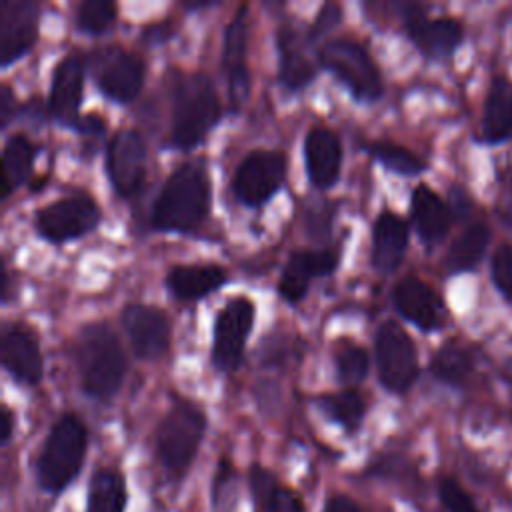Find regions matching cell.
Returning <instances> with one entry per match:
<instances>
[{"label": "cell", "mask_w": 512, "mask_h": 512, "mask_svg": "<svg viewBox=\"0 0 512 512\" xmlns=\"http://www.w3.org/2000/svg\"><path fill=\"white\" fill-rule=\"evenodd\" d=\"M396 312L424 332L436 330L444 322V304L440 296L420 278H402L392 290Z\"/></svg>", "instance_id": "cell-20"}, {"label": "cell", "mask_w": 512, "mask_h": 512, "mask_svg": "<svg viewBox=\"0 0 512 512\" xmlns=\"http://www.w3.org/2000/svg\"><path fill=\"white\" fill-rule=\"evenodd\" d=\"M286 158L280 150H250L236 166L232 192L248 208L264 206L284 184Z\"/></svg>", "instance_id": "cell-10"}, {"label": "cell", "mask_w": 512, "mask_h": 512, "mask_svg": "<svg viewBox=\"0 0 512 512\" xmlns=\"http://www.w3.org/2000/svg\"><path fill=\"white\" fill-rule=\"evenodd\" d=\"M408 246V224L392 210H382L372 224L370 262L380 274L394 272Z\"/></svg>", "instance_id": "cell-23"}, {"label": "cell", "mask_w": 512, "mask_h": 512, "mask_svg": "<svg viewBox=\"0 0 512 512\" xmlns=\"http://www.w3.org/2000/svg\"><path fill=\"white\" fill-rule=\"evenodd\" d=\"M314 402L328 420L342 426L348 434H354L360 428L366 414V402L354 388L320 394Z\"/></svg>", "instance_id": "cell-28"}, {"label": "cell", "mask_w": 512, "mask_h": 512, "mask_svg": "<svg viewBox=\"0 0 512 512\" xmlns=\"http://www.w3.org/2000/svg\"><path fill=\"white\" fill-rule=\"evenodd\" d=\"M304 166L308 180L318 190L334 186L342 168V144L328 126H312L304 136Z\"/></svg>", "instance_id": "cell-21"}, {"label": "cell", "mask_w": 512, "mask_h": 512, "mask_svg": "<svg viewBox=\"0 0 512 512\" xmlns=\"http://www.w3.org/2000/svg\"><path fill=\"white\" fill-rule=\"evenodd\" d=\"M0 360L4 370L20 384L34 386L44 372L42 352L36 334L18 322L6 324L0 336Z\"/></svg>", "instance_id": "cell-19"}, {"label": "cell", "mask_w": 512, "mask_h": 512, "mask_svg": "<svg viewBox=\"0 0 512 512\" xmlns=\"http://www.w3.org/2000/svg\"><path fill=\"white\" fill-rule=\"evenodd\" d=\"M210 180L196 162H182L164 180L154 206L152 226L162 232L188 234L210 212Z\"/></svg>", "instance_id": "cell-2"}, {"label": "cell", "mask_w": 512, "mask_h": 512, "mask_svg": "<svg viewBox=\"0 0 512 512\" xmlns=\"http://www.w3.org/2000/svg\"><path fill=\"white\" fill-rule=\"evenodd\" d=\"M88 432L74 414H62L50 428L36 458V480L42 490L58 494L80 472L84 464Z\"/></svg>", "instance_id": "cell-4"}, {"label": "cell", "mask_w": 512, "mask_h": 512, "mask_svg": "<svg viewBox=\"0 0 512 512\" xmlns=\"http://www.w3.org/2000/svg\"><path fill=\"white\" fill-rule=\"evenodd\" d=\"M262 512H304L300 500L286 488H278L262 506Z\"/></svg>", "instance_id": "cell-40"}, {"label": "cell", "mask_w": 512, "mask_h": 512, "mask_svg": "<svg viewBox=\"0 0 512 512\" xmlns=\"http://www.w3.org/2000/svg\"><path fill=\"white\" fill-rule=\"evenodd\" d=\"M18 116V106H16V98L14 92L10 88V84L2 82L0 84V128H8V124Z\"/></svg>", "instance_id": "cell-41"}, {"label": "cell", "mask_w": 512, "mask_h": 512, "mask_svg": "<svg viewBox=\"0 0 512 512\" xmlns=\"http://www.w3.org/2000/svg\"><path fill=\"white\" fill-rule=\"evenodd\" d=\"M222 118V104L212 80L204 74H190L174 88L170 144L178 150H192L204 142L208 132Z\"/></svg>", "instance_id": "cell-3"}, {"label": "cell", "mask_w": 512, "mask_h": 512, "mask_svg": "<svg viewBox=\"0 0 512 512\" xmlns=\"http://www.w3.org/2000/svg\"><path fill=\"white\" fill-rule=\"evenodd\" d=\"M100 220L102 212L94 198L86 192H74L36 210L34 230L46 242L62 244L92 232Z\"/></svg>", "instance_id": "cell-8"}, {"label": "cell", "mask_w": 512, "mask_h": 512, "mask_svg": "<svg viewBox=\"0 0 512 512\" xmlns=\"http://www.w3.org/2000/svg\"><path fill=\"white\" fill-rule=\"evenodd\" d=\"M38 154V146L22 132H14L6 138L2 160H4V198L20 184L28 182L32 176L34 158Z\"/></svg>", "instance_id": "cell-27"}, {"label": "cell", "mask_w": 512, "mask_h": 512, "mask_svg": "<svg viewBox=\"0 0 512 512\" xmlns=\"http://www.w3.org/2000/svg\"><path fill=\"white\" fill-rule=\"evenodd\" d=\"M74 130L80 132V134H86V136H102L104 130H106V122H104V118L100 114L88 112V114L80 116V120L76 122Z\"/></svg>", "instance_id": "cell-42"}, {"label": "cell", "mask_w": 512, "mask_h": 512, "mask_svg": "<svg viewBox=\"0 0 512 512\" xmlns=\"http://www.w3.org/2000/svg\"><path fill=\"white\" fill-rule=\"evenodd\" d=\"M306 44L308 40L290 22L276 32L278 80L288 92H300L316 78V64L310 60Z\"/></svg>", "instance_id": "cell-22"}, {"label": "cell", "mask_w": 512, "mask_h": 512, "mask_svg": "<svg viewBox=\"0 0 512 512\" xmlns=\"http://www.w3.org/2000/svg\"><path fill=\"white\" fill-rule=\"evenodd\" d=\"M228 280V270L218 264H176L166 272V288L178 300H200Z\"/></svg>", "instance_id": "cell-24"}, {"label": "cell", "mask_w": 512, "mask_h": 512, "mask_svg": "<svg viewBox=\"0 0 512 512\" xmlns=\"http://www.w3.org/2000/svg\"><path fill=\"white\" fill-rule=\"evenodd\" d=\"M0 276H2V284H0V290H2V300L8 298V270L2 268L0 270Z\"/></svg>", "instance_id": "cell-48"}, {"label": "cell", "mask_w": 512, "mask_h": 512, "mask_svg": "<svg viewBox=\"0 0 512 512\" xmlns=\"http://www.w3.org/2000/svg\"><path fill=\"white\" fill-rule=\"evenodd\" d=\"M322 512H362V510L352 498H348L344 494H334L326 500Z\"/></svg>", "instance_id": "cell-43"}, {"label": "cell", "mask_w": 512, "mask_h": 512, "mask_svg": "<svg viewBox=\"0 0 512 512\" xmlns=\"http://www.w3.org/2000/svg\"><path fill=\"white\" fill-rule=\"evenodd\" d=\"M2 426H0V440L2 444H8L10 438H12V432H14V414L8 406H2Z\"/></svg>", "instance_id": "cell-44"}, {"label": "cell", "mask_w": 512, "mask_h": 512, "mask_svg": "<svg viewBox=\"0 0 512 512\" xmlns=\"http://www.w3.org/2000/svg\"><path fill=\"white\" fill-rule=\"evenodd\" d=\"M492 278L498 290L512 300V244L496 250L492 258Z\"/></svg>", "instance_id": "cell-35"}, {"label": "cell", "mask_w": 512, "mask_h": 512, "mask_svg": "<svg viewBox=\"0 0 512 512\" xmlns=\"http://www.w3.org/2000/svg\"><path fill=\"white\" fill-rule=\"evenodd\" d=\"M330 218H332L330 204L318 202L314 206H308V210H306V232L314 240H324L330 234Z\"/></svg>", "instance_id": "cell-37"}, {"label": "cell", "mask_w": 512, "mask_h": 512, "mask_svg": "<svg viewBox=\"0 0 512 512\" xmlns=\"http://www.w3.org/2000/svg\"><path fill=\"white\" fill-rule=\"evenodd\" d=\"M380 386L392 394H404L418 378V352L408 332L394 320L380 324L374 338Z\"/></svg>", "instance_id": "cell-9"}, {"label": "cell", "mask_w": 512, "mask_h": 512, "mask_svg": "<svg viewBox=\"0 0 512 512\" xmlns=\"http://www.w3.org/2000/svg\"><path fill=\"white\" fill-rule=\"evenodd\" d=\"M490 242V230L484 224H474L466 228L450 246L446 254V268L452 274L466 272L474 268L486 252Z\"/></svg>", "instance_id": "cell-30"}, {"label": "cell", "mask_w": 512, "mask_h": 512, "mask_svg": "<svg viewBox=\"0 0 512 512\" xmlns=\"http://www.w3.org/2000/svg\"><path fill=\"white\" fill-rule=\"evenodd\" d=\"M502 220L512 226V184L506 186V190L502 192V198H500V208H498Z\"/></svg>", "instance_id": "cell-45"}, {"label": "cell", "mask_w": 512, "mask_h": 512, "mask_svg": "<svg viewBox=\"0 0 512 512\" xmlns=\"http://www.w3.org/2000/svg\"><path fill=\"white\" fill-rule=\"evenodd\" d=\"M482 136L486 142H502L512 136V84L506 78H494L486 96Z\"/></svg>", "instance_id": "cell-26"}, {"label": "cell", "mask_w": 512, "mask_h": 512, "mask_svg": "<svg viewBox=\"0 0 512 512\" xmlns=\"http://www.w3.org/2000/svg\"><path fill=\"white\" fill-rule=\"evenodd\" d=\"M440 498L442 504L446 506L448 512H478L474 502L470 500V496L464 492V488L452 480V478H444L440 480Z\"/></svg>", "instance_id": "cell-36"}, {"label": "cell", "mask_w": 512, "mask_h": 512, "mask_svg": "<svg viewBox=\"0 0 512 512\" xmlns=\"http://www.w3.org/2000/svg\"><path fill=\"white\" fill-rule=\"evenodd\" d=\"M118 6L112 0H84L76 8V28L84 34H102L114 24Z\"/></svg>", "instance_id": "cell-33"}, {"label": "cell", "mask_w": 512, "mask_h": 512, "mask_svg": "<svg viewBox=\"0 0 512 512\" xmlns=\"http://www.w3.org/2000/svg\"><path fill=\"white\" fill-rule=\"evenodd\" d=\"M72 352L82 392L94 400H110L126 374V354L114 330L106 322L84 324Z\"/></svg>", "instance_id": "cell-1"}, {"label": "cell", "mask_w": 512, "mask_h": 512, "mask_svg": "<svg viewBox=\"0 0 512 512\" xmlns=\"http://www.w3.org/2000/svg\"><path fill=\"white\" fill-rule=\"evenodd\" d=\"M430 372L450 386H462L472 372V356L464 346L448 342L430 360Z\"/></svg>", "instance_id": "cell-31"}, {"label": "cell", "mask_w": 512, "mask_h": 512, "mask_svg": "<svg viewBox=\"0 0 512 512\" xmlns=\"http://www.w3.org/2000/svg\"><path fill=\"white\" fill-rule=\"evenodd\" d=\"M248 6L236 8L232 20L224 28L222 42V72L228 80V94L232 110H238L250 92L248 72Z\"/></svg>", "instance_id": "cell-17"}, {"label": "cell", "mask_w": 512, "mask_h": 512, "mask_svg": "<svg viewBox=\"0 0 512 512\" xmlns=\"http://www.w3.org/2000/svg\"><path fill=\"white\" fill-rule=\"evenodd\" d=\"M144 60L122 46H104L94 66V84L104 98L126 104L138 96L144 84Z\"/></svg>", "instance_id": "cell-12"}, {"label": "cell", "mask_w": 512, "mask_h": 512, "mask_svg": "<svg viewBox=\"0 0 512 512\" xmlns=\"http://www.w3.org/2000/svg\"><path fill=\"white\" fill-rule=\"evenodd\" d=\"M104 168L108 182L120 198L134 196L146 178V144L138 130L120 128L106 146Z\"/></svg>", "instance_id": "cell-11"}, {"label": "cell", "mask_w": 512, "mask_h": 512, "mask_svg": "<svg viewBox=\"0 0 512 512\" xmlns=\"http://www.w3.org/2000/svg\"><path fill=\"white\" fill-rule=\"evenodd\" d=\"M342 20V6L340 4H334V2H326L322 4V8L318 10L312 26H310V32H308V40L314 42L318 38H322L324 34H328L338 22Z\"/></svg>", "instance_id": "cell-39"}, {"label": "cell", "mask_w": 512, "mask_h": 512, "mask_svg": "<svg viewBox=\"0 0 512 512\" xmlns=\"http://www.w3.org/2000/svg\"><path fill=\"white\" fill-rule=\"evenodd\" d=\"M366 150L386 170L400 176H416L426 168V164L412 150L390 140H372L370 144H366Z\"/></svg>", "instance_id": "cell-32"}, {"label": "cell", "mask_w": 512, "mask_h": 512, "mask_svg": "<svg viewBox=\"0 0 512 512\" xmlns=\"http://www.w3.org/2000/svg\"><path fill=\"white\" fill-rule=\"evenodd\" d=\"M508 372H510V380H512V366H508Z\"/></svg>", "instance_id": "cell-49"}, {"label": "cell", "mask_w": 512, "mask_h": 512, "mask_svg": "<svg viewBox=\"0 0 512 512\" xmlns=\"http://www.w3.org/2000/svg\"><path fill=\"white\" fill-rule=\"evenodd\" d=\"M254 314V302L248 296H232L216 312L210 360L218 372L230 374L240 368L254 326Z\"/></svg>", "instance_id": "cell-7"}, {"label": "cell", "mask_w": 512, "mask_h": 512, "mask_svg": "<svg viewBox=\"0 0 512 512\" xmlns=\"http://www.w3.org/2000/svg\"><path fill=\"white\" fill-rule=\"evenodd\" d=\"M46 182H48V176H46V174H42V176H40V178H36V180L32 178V180H30V190H32V192H38V190H42V188H44V184H46Z\"/></svg>", "instance_id": "cell-47"}, {"label": "cell", "mask_w": 512, "mask_h": 512, "mask_svg": "<svg viewBox=\"0 0 512 512\" xmlns=\"http://www.w3.org/2000/svg\"><path fill=\"white\" fill-rule=\"evenodd\" d=\"M166 36H170V30L166 28V24H154V26H148L146 30H142V38H148L152 42L164 40Z\"/></svg>", "instance_id": "cell-46"}, {"label": "cell", "mask_w": 512, "mask_h": 512, "mask_svg": "<svg viewBox=\"0 0 512 512\" xmlns=\"http://www.w3.org/2000/svg\"><path fill=\"white\" fill-rule=\"evenodd\" d=\"M412 222L426 244L442 240L450 228V208L442 198L426 184H418L410 196Z\"/></svg>", "instance_id": "cell-25"}, {"label": "cell", "mask_w": 512, "mask_h": 512, "mask_svg": "<svg viewBox=\"0 0 512 512\" xmlns=\"http://www.w3.org/2000/svg\"><path fill=\"white\" fill-rule=\"evenodd\" d=\"M400 16L408 38L426 58L444 60L462 42V26L452 18L428 20L418 4H400Z\"/></svg>", "instance_id": "cell-15"}, {"label": "cell", "mask_w": 512, "mask_h": 512, "mask_svg": "<svg viewBox=\"0 0 512 512\" xmlns=\"http://www.w3.org/2000/svg\"><path fill=\"white\" fill-rule=\"evenodd\" d=\"M120 320L132 352L140 360H158L164 356L170 344V322L164 310L132 302L122 308Z\"/></svg>", "instance_id": "cell-14"}, {"label": "cell", "mask_w": 512, "mask_h": 512, "mask_svg": "<svg viewBox=\"0 0 512 512\" xmlns=\"http://www.w3.org/2000/svg\"><path fill=\"white\" fill-rule=\"evenodd\" d=\"M126 484L116 470H98L88 486L86 512H124Z\"/></svg>", "instance_id": "cell-29"}, {"label": "cell", "mask_w": 512, "mask_h": 512, "mask_svg": "<svg viewBox=\"0 0 512 512\" xmlns=\"http://www.w3.org/2000/svg\"><path fill=\"white\" fill-rule=\"evenodd\" d=\"M204 432V412L196 404L176 398L162 418L156 434V452L160 464L172 476H182L192 464Z\"/></svg>", "instance_id": "cell-5"}, {"label": "cell", "mask_w": 512, "mask_h": 512, "mask_svg": "<svg viewBox=\"0 0 512 512\" xmlns=\"http://www.w3.org/2000/svg\"><path fill=\"white\" fill-rule=\"evenodd\" d=\"M278 482L274 478L272 472H268L266 468L254 464L250 468V490H252V496H254V502L258 506H262L276 490H278Z\"/></svg>", "instance_id": "cell-38"}, {"label": "cell", "mask_w": 512, "mask_h": 512, "mask_svg": "<svg viewBox=\"0 0 512 512\" xmlns=\"http://www.w3.org/2000/svg\"><path fill=\"white\" fill-rule=\"evenodd\" d=\"M336 374L346 384H356L368 374V354L358 344H344L334 352Z\"/></svg>", "instance_id": "cell-34"}, {"label": "cell", "mask_w": 512, "mask_h": 512, "mask_svg": "<svg viewBox=\"0 0 512 512\" xmlns=\"http://www.w3.org/2000/svg\"><path fill=\"white\" fill-rule=\"evenodd\" d=\"M340 262L338 252L328 250V248H318V250H294L278 280V294L292 306H296L310 288V282L320 276H330Z\"/></svg>", "instance_id": "cell-18"}, {"label": "cell", "mask_w": 512, "mask_h": 512, "mask_svg": "<svg viewBox=\"0 0 512 512\" xmlns=\"http://www.w3.org/2000/svg\"><path fill=\"white\" fill-rule=\"evenodd\" d=\"M84 56L76 50L64 54L50 78V90H48V116L56 120L64 128L76 126L82 114H78L82 104V90H84Z\"/></svg>", "instance_id": "cell-13"}, {"label": "cell", "mask_w": 512, "mask_h": 512, "mask_svg": "<svg viewBox=\"0 0 512 512\" xmlns=\"http://www.w3.org/2000/svg\"><path fill=\"white\" fill-rule=\"evenodd\" d=\"M40 6L32 0L0 2V64L6 68L20 60L38 38Z\"/></svg>", "instance_id": "cell-16"}, {"label": "cell", "mask_w": 512, "mask_h": 512, "mask_svg": "<svg viewBox=\"0 0 512 512\" xmlns=\"http://www.w3.org/2000/svg\"><path fill=\"white\" fill-rule=\"evenodd\" d=\"M316 58L318 64L332 72L356 100L376 102L382 96L384 84L380 70L360 42L344 36L326 40L316 50Z\"/></svg>", "instance_id": "cell-6"}]
</instances>
